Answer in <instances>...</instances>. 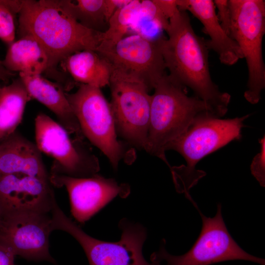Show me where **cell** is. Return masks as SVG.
Wrapping results in <instances>:
<instances>
[{
  "mask_svg": "<svg viewBox=\"0 0 265 265\" xmlns=\"http://www.w3.org/2000/svg\"><path fill=\"white\" fill-rule=\"evenodd\" d=\"M161 39L152 41L131 34L112 48L97 53L109 64L111 75L141 82L150 91L167 74L160 48Z\"/></svg>",
  "mask_w": 265,
  "mask_h": 265,
  "instance_id": "obj_11",
  "label": "cell"
},
{
  "mask_svg": "<svg viewBox=\"0 0 265 265\" xmlns=\"http://www.w3.org/2000/svg\"><path fill=\"white\" fill-rule=\"evenodd\" d=\"M154 0L168 20L179 9L176 0Z\"/></svg>",
  "mask_w": 265,
  "mask_h": 265,
  "instance_id": "obj_28",
  "label": "cell"
},
{
  "mask_svg": "<svg viewBox=\"0 0 265 265\" xmlns=\"http://www.w3.org/2000/svg\"><path fill=\"white\" fill-rule=\"evenodd\" d=\"M131 0H105V11L107 22L118 9L128 4Z\"/></svg>",
  "mask_w": 265,
  "mask_h": 265,
  "instance_id": "obj_29",
  "label": "cell"
},
{
  "mask_svg": "<svg viewBox=\"0 0 265 265\" xmlns=\"http://www.w3.org/2000/svg\"><path fill=\"white\" fill-rule=\"evenodd\" d=\"M167 38L160 48L168 76L175 82L191 89L219 118L228 111L231 96L219 90L210 75L208 49L198 36L186 11L178 9L169 19Z\"/></svg>",
  "mask_w": 265,
  "mask_h": 265,
  "instance_id": "obj_1",
  "label": "cell"
},
{
  "mask_svg": "<svg viewBox=\"0 0 265 265\" xmlns=\"http://www.w3.org/2000/svg\"><path fill=\"white\" fill-rule=\"evenodd\" d=\"M2 61L9 71L27 75H41L49 68V59L46 52L34 38L29 35L19 37L8 46Z\"/></svg>",
  "mask_w": 265,
  "mask_h": 265,
  "instance_id": "obj_18",
  "label": "cell"
},
{
  "mask_svg": "<svg viewBox=\"0 0 265 265\" xmlns=\"http://www.w3.org/2000/svg\"><path fill=\"white\" fill-rule=\"evenodd\" d=\"M169 20L154 0L140 1L139 8L130 27L132 34L148 40L157 41L163 38Z\"/></svg>",
  "mask_w": 265,
  "mask_h": 265,
  "instance_id": "obj_22",
  "label": "cell"
},
{
  "mask_svg": "<svg viewBox=\"0 0 265 265\" xmlns=\"http://www.w3.org/2000/svg\"><path fill=\"white\" fill-rule=\"evenodd\" d=\"M70 16L84 27L100 32L107 28L105 0H57Z\"/></svg>",
  "mask_w": 265,
  "mask_h": 265,
  "instance_id": "obj_21",
  "label": "cell"
},
{
  "mask_svg": "<svg viewBox=\"0 0 265 265\" xmlns=\"http://www.w3.org/2000/svg\"></svg>",
  "mask_w": 265,
  "mask_h": 265,
  "instance_id": "obj_33",
  "label": "cell"
},
{
  "mask_svg": "<svg viewBox=\"0 0 265 265\" xmlns=\"http://www.w3.org/2000/svg\"><path fill=\"white\" fill-rule=\"evenodd\" d=\"M64 67L76 81L101 88L109 85L111 68L96 51L84 50L67 57Z\"/></svg>",
  "mask_w": 265,
  "mask_h": 265,
  "instance_id": "obj_19",
  "label": "cell"
},
{
  "mask_svg": "<svg viewBox=\"0 0 265 265\" xmlns=\"http://www.w3.org/2000/svg\"><path fill=\"white\" fill-rule=\"evenodd\" d=\"M215 7L218 9V20L225 32L229 35L230 27V13L228 1L226 0L213 1Z\"/></svg>",
  "mask_w": 265,
  "mask_h": 265,
  "instance_id": "obj_26",
  "label": "cell"
},
{
  "mask_svg": "<svg viewBox=\"0 0 265 265\" xmlns=\"http://www.w3.org/2000/svg\"><path fill=\"white\" fill-rule=\"evenodd\" d=\"M31 99L19 77L0 88V143L16 131Z\"/></svg>",
  "mask_w": 265,
  "mask_h": 265,
  "instance_id": "obj_20",
  "label": "cell"
},
{
  "mask_svg": "<svg viewBox=\"0 0 265 265\" xmlns=\"http://www.w3.org/2000/svg\"><path fill=\"white\" fill-rule=\"evenodd\" d=\"M19 37L34 38L46 52L48 72L56 69L72 54L84 50L96 51L103 32L88 29L70 16L57 0H24L18 14Z\"/></svg>",
  "mask_w": 265,
  "mask_h": 265,
  "instance_id": "obj_2",
  "label": "cell"
},
{
  "mask_svg": "<svg viewBox=\"0 0 265 265\" xmlns=\"http://www.w3.org/2000/svg\"><path fill=\"white\" fill-rule=\"evenodd\" d=\"M65 95L84 137L105 155L116 170L127 151L118 139L110 104L101 88L80 84L75 92Z\"/></svg>",
  "mask_w": 265,
  "mask_h": 265,
  "instance_id": "obj_8",
  "label": "cell"
},
{
  "mask_svg": "<svg viewBox=\"0 0 265 265\" xmlns=\"http://www.w3.org/2000/svg\"><path fill=\"white\" fill-rule=\"evenodd\" d=\"M249 116L223 119L210 114L202 115L168 144L166 151L177 152L186 163L169 167L178 192L185 194L188 200L192 198L190 189L206 174L196 169V164L206 156L240 139L244 121Z\"/></svg>",
  "mask_w": 265,
  "mask_h": 265,
  "instance_id": "obj_3",
  "label": "cell"
},
{
  "mask_svg": "<svg viewBox=\"0 0 265 265\" xmlns=\"http://www.w3.org/2000/svg\"><path fill=\"white\" fill-rule=\"evenodd\" d=\"M260 145V152L253 158L250 170L252 175L262 187L265 186V136L259 140Z\"/></svg>",
  "mask_w": 265,
  "mask_h": 265,
  "instance_id": "obj_25",
  "label": "cell"
},
{
  "mask_svg": "<svg viewBox=\"0 0 265 265\" xmlns=\"http://www.w3.org/2000/svg\"><path fill=\"white\" fill-rule=\"evenodd\" d=\"M52 186L65 187L70 202L71 212L79 223L84 224L117 196L127 197L128 185L96 174L86 178L50 175Z\"/></svg>",
  "mask_w": 265,
  "mask_h": 265,
  "instance_id": "obj_13",
  "label": "cell"
},
{
  "mask_svg": "<svg viewBox=\"0 0 265 265\" xmlns=\"http://www.w3.org/2000/svg\"><path fill=\"white\" fill-rule=\"evenodd\" d=\"M55 200L50 181L22 174L0 175L2 216L21 211L51 212Z\"/></svg>",
  "mask_w": 265,
  "mask_h": 265,
  "instance_id": "obj_14",
  "label": "cell"
},
{
  "mask_svg": "<svg viewBox=\"0 0 265 265\" xmlns=\"http://www.w3.org/2000/svg\"><path fill=\"white\" fill-rule=\"evenodd\" d=\"M185 88L166 74L156 84L151 95L144 150L163 160L169 167L165 156L168 144L184 132L196 118L206 114L217 117L203 101L196 96H188Z\"/></svg>",
  "mask_w": 265,
  "mask_h": 265,
  "instance_id": "obj_4",
  "label": "cell"
},
{
  "mask_svg": "<svg viewBox=\"0 0 265 265\" xmlns=\"http://www.w3.org/2000/svg\"><path fill=\"white\" fill-rule=\"evenodd\" d=\"M140 0H131L118 9L109 18L107 29L103 33L102 40L96 52L112 48L130 31L140 4Z\"/></svg>",
  "mask_w": 265,
  "mask_h": 265,
  "instance_id": "obj_23",
  "label": "cell"
},
{
  "mask_svg": "<svg viewBox=\"0 0 265 265\" xmlns=\"http://www.w3.org/2000/svg\"><path fill=\"white\" fill-rule=\"evenodd\" d=\"M36 145L54 159L50 175L74 178L92 176L100 170L98 158L85 147L82 140L72 139L59 123L41 112L35 119Z\"/></svg>",
  "mask_w": 265,
  "mask_h": 265,
  "instance_id": "obj_9",
  "label": "cell"
},
{
  "mask_svg": "<svg viewBox=\"0 0 265 265\" xmlns=\"http://www.w3.org/2000/svg\"><path fill=\"white\" fill-rule=\"evenodd\" d=\"M192 204L199 212L202 227L197 240L185 254L176 256L165 249V240H161L158 251L151 256L156 265H210L226 261L245 260L265 265V260L245 252L229 233L221 214V205L218 204L217 212L213 217H207L200 211L195 202Z\"/></svg>",
  "mask_w": 265,
  "mask_h": 265,
  "instance_id": "obj_7",
  "label": "cell"
},
{
  "mask_svg": "<svg viewBox=\"0 0 265 265\" xmlns=\"http://www.w3.org/2000/svg\"><path fill=\"white\" fill-rule=\"evenodd\" d=\"M1 216H2V215H1V211H0V220H1Z\"/></svg>",
  "mask_w": 265,
  "mask_h": 265,
  "instance_id": "obj_32",
  "label": "cell"
},
{
  "mask_svg": "<svg viewBox=\"0 0 265 265\" xmlns=\"http://www.w3.org/2000/svg\"><path fill=\"white\" fill-rule=\"evenodd\" d=\"M22 174L50 181L36 144L15 131L0 143V175Z\"/></svg>",
  "mask_w": 265,
  "mask_h": 265,
  "instance_id": "obj_16",
  "label": "cell"
},
{
  "mask_svg": "<svg viewBox=\"0 0 265 265\" xmlns=\"http://www.w3.org/2000/svg\"><path fill=\"white\" fill-rule=\"evenodd\" d=\"M19 77L29 95L53 113L59 124L75 138L82 140L84 136L65 95L63 87L41 75H27L19 73Z\"/></svg>",
  "mask_w": 265,
  "mask_h": 265,
  "instance_id": "obj_17",
  "label": "cell"
},
{
  "mask_svg": "<svg viewBox=\"0 0 265 265\" xmlns=\"http://www.w3.org/2000/svg\"><path fill=\"white\" fill-rule=\"evenodd\" d=\"M53 231H64L83 248L89 265H156L144 258L142 248L147 237L144 227L126 218L118 224L122 231L116 242L103 241L85 233L62 211L55 201L51 212Z\"/></svg>",
  "mask_w": 265,
  "mask_h": 265,
  "instance_id": "obj_5",
  "label": "cell"
},
{
  "mask_svg": "<svg viewBox=\"0 0 265 265\" xmlns=\"http://www.w3.org/2000/svg\"><path fill=\"white\" fill-rule=\"evenodd\" d=\"M53 231L51 212H18L2 216L0 221V240L16 256L29 261L56 264L49 251Z\"/></svg>",
  "mask_w": 265,
  "mask_h": 265,
  "instance_id": "obj_12",
  "label": "cell"
},
{
  "mask_svg": "<svg viewBox=\"0 0 265 265\" xmlns=\"http://www.w3.org/2000/svg\"><path fill=\"white\" fill-rule=\"evenodd\" d=\"M15 18L6 8L0 4V39L8 46L15 41Z\"/></svg>",
  "mask_w": 265,
  "mask_h": 265,
  "instance_id": "obj_24",
  "label": "cell"
},
{
  "mask_svg": "<svg viewBox=\"0 0 265 265\" xmlns=\"http://www.w3.org/2000/svg\"><path fill=\"white\" fill-rule=\"evenodd\" d=\"M230 13L229 35L240 47L245 58L248 79L244 97L255 105L265 87V65L262 42L265 33V1L228 0Z\"/></svg>",
  "mask_w": 265,
  "mask_h": 265,
  "instance_id": "obj_6",
  "label": "cell"
},
{
  "mask_svg": "<svg viewBox=\"0 0 265 265\" xmlns=\"http://www.w3.org/2000/svg\"><path fill=\"white\" fill-rule=\"evenodd\" d=\"M15 76V73L9 71L4 67L2 60L0 59V88L2 86L1 82L7 83Z\"/></svg>",
  "mask_w": 265,
  "mask_h": 265,
  "instance_id": "obj_31",
  "label": "cell"
},
{
  "mask_svg": "<svg viewBox=\"0 0 265 265\" xmlns=\"http://www.w3.org/2000/svg\"><path fill=\"white\" fill-rule=\"evenodd\" d=\"M15 256L12 249L0 240V265H14Z\"/></svg>",
  "mask_w": 265,
  "mask_h": 265,
  "instance_id": "obj_27",
  "label": "cell"
},
{
  "mask_svg": "<svg viewBox=\"0 0 265 265\" xmlns=\"http://www.w3.org/2000/svg\"><path fill=\"white\" fill-rule=\"evenodd\" d=\"M24 0H0V4L6 8L14 16L19 14Z\"/></svg>",
  "mask_w": 265,
  "mask_h": 265,
  "instance_id": "obj_30",
  "label": "cell"
},
{
  "mask_svg": "<svg viewBox=\"0 0 265 265\" xmlns=\"http://www.w3.org/2000/svg\"><path fill=\"white\" fill-rule=\"evenodd\" d=\"M110 106L118 135L144 150L149 123L151 95L142 82L111 75Z\"/></svg>",
  "mask_w": 265,
  "mask_h": 265,
  "instance_id": "obj_10",
  "label": "cell"
},
{
  "mask_svg": "<svg viewBox=\"0 0 265 265\" xmlns=\"http://www.w3.org/2000/svg\"><path fill=\"white\" fill-rule=\"evenodd\" d=\"M176 2L179 10H188L201 22L203 32L210 37L209 40H205L208 49L216 52L222 64L232 65L243 58L238 44L222 27L213 0H176Z\"/></svg>",
  "mask_w": 265,
  "mask_h": 265,
  "instance_id": "obj_15",
  "label": "cell"
}]
</instances>
